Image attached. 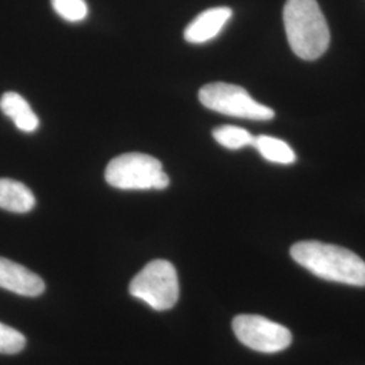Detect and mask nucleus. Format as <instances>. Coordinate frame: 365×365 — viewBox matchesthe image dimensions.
Instances as JSON below:
<instances>
[{"label": "nucleus", "mask_w": 365, "mask_h": 365, "mask_svg": "<svg viewBox=\"0 0 365 365\" xmlns=\"http://www.w3.org/2000/svg\"><path fill=\"white\" fill-rule=\"evenodd\" d=\"M291 257L319 279L354 287H365V261L349 249L319 241H300Z\"/></svg>", "instance_id": "nucleus-1"}, {"label": "nucleus", "mask_w": 365, "mask_h": 365, "mask_svg": "<svg viewBox=\"0 0 365 365\" xmlns=\"http://www.w3.org/2000/svg\"><path fill=\"white\" fill-rule=\"evenodd\" d=\"M283 21L288 43L299 58L313 61L327 52L330 30L317 0H287Z\"/></svg>", "instance_id": "nucleus-2"}, {"label": "nucleus", "mask_w": 365, "mask_h": 365, "mask_svg": "<svg viewBox=\"0 0 365 365\" xmlns=\"http://www.w3.org/2000/svg\"><path fill=\"white\" fill-rule=\"evenodd\" d=\"M106 182L118 190H165L170 176L156 157L126 153L113 158L105 172Z\"/></svg>", "instance_id": "nucleus-3"}, {"label": "nucleus", "mask_w": 365, "mask_h": 365, "mask_svg": "<svg viewBox=\"0 0 365 365\" xmlns=\"http://www.w3.org/2000/svg\"><path fill=\"white\" fill-rule=\"evenodd\" d=\"M129 291L131 297L143 300L153 310H170L180 294L178 272L170 261H150L133 277Z\"/></svg>", "instance_id": "nucleus-4"}, {"label": "nucleus", "mask_w": 365, "mask_h": 365, "mask_svg": "<svg viewBox=\"0 0 365 365\" xmlns=\"http://www.w3.org/2000/svg\"><path fill=\"white\" fill-rule=\"evenodd\" d=\"M200 103L211 111L252 120H271L274 110L255 101L249 92L229 83H210L199 91Z\"/></svg>", "instance_id": "nucleus-5"}, {"label": "nucleus", "mask_w": 365, "mask_h": 365, "mask_svg": "<svg viewBox=\"0 0 365 365\" xmlns=\"http://www.w3.org/2000/svg\"><path fill=\"white\" fill-rule=\"evenodd\" d=\"M233 330L241 344L256 352H282L292 342V334L287 327L261 315H237L233 319Z\"/></svg>", "instance_id": "nucleus-6"}, {"label": "nucleus", "mask_w": 365, "mask_h": 365, "mask_svg": "<svg viewBox=\"0 0 365 365\" xmlns=\"http://www.w3.org/2000/svg\"><path fill=\"white\" fill-rule=\"evenodd\" d=\"M0 288L22 297H38L45 289V283L24 265L0 257Z\"/></svg>", "instance_id": "nucleus-7"}, {"label": "nucleus", "mask_w": 365, "mask_h": 365, "mask_svg": "<svg viewBox=\"0 0 365 365\" xmlns=\"http://www.w3.org/2000/svg\"><path fill=\"white\" fill-rule=\"evenodd\" d=\"M233 11L229 7H214L199 14L195 19L185 27L184 39L190 43H206L215 38L229 19Z\"/></svg>", "instance_id": "nucleus-8"}, {"label": "nucleus", "mask_w": 365, "mask_h": 365, "mask_svg": "<svg viewBox=\"0 0 365 365\" xmlns=\"http://www.w3.org/2000/svg\"><path fill=\"white\" fill-rule=\"evenodd\" d=\"M0 110L10 118L14 125L21 131L33 133L39 126V119L26 99L16 92H6L0 98Z\"/></svg>", "instance_id": "nucleus-9"}, {"label": "nucleus", "mask_w": 365, "mask_h": 365, "mask_svg": "<svg viewBox=\"0 0 365 365\" xmlns=\"http://www.w3.org/2000/svg\"><path fill=\"white\" fill-rule=\"evenodd\" d=\"M36 206V196L24 182L0 179V209L25 214Z\"/></svg>", "instance_id": "nucleus-10"}, {"label": "nucleus", "mask_w": 365, "mask_h": 365, "mask_svg": "<svg viewBox=\"0 0 365 365\" xmlns=\"http://www.w3.org/2000/svg\"><path fill=\"white\" fill-rule=\"evenodd\" d=\"M253 146L257 149L261 156L269 163L289 165V164H294L297 160L295 152L287 143L271 135L255 137Z\"/></svg>", "instance_id": "nucleus-11"}, {"label": "nucleus", "mask_w": 365, "mask_h": 365, "mask_svg": "<svg viewBox=\"0 0 365 365\" xmlns=\"http://www.w3.org/2000/svg\"><path fill=\"white\" fill-rule=\"evenodd\" d=\"M214 140L222 145L226 149H242L245 146H253L255 135H252L247 129L232 126V125H223L212 130Z\"/></svg>", "instance_id": "nucleus-12"}, {"label": "nucleus", "mask_w": 365, "mask_h": 365, "mask_svg": "<svg viewBox=\"0 0 365 365\" xmlns=\"http://www.w3.org/2000/svg\"><path fill=\"white\" fill-rule=\"evenodd\" d=\"M53 10L66 22L78 24L87 18L88 6L86 0H51Z\"/></svg>", "instance_id": "nucleus-13"}, {"label": "nucleus", "mask_w": 365, "mask_h": 365, "mask_svg": "<svg viewBox=\"0 0 365 365\" xmlns=\"http://www.w3.org/2000/svg\"><path fill=\"white\" fill-rule=\"evenodd\" d=\"M25 345L26 339L21 331L0 322V353L15 354L21 352Z\"/></svg>", "instance_id": "nucleus-14"}]
</instances>
